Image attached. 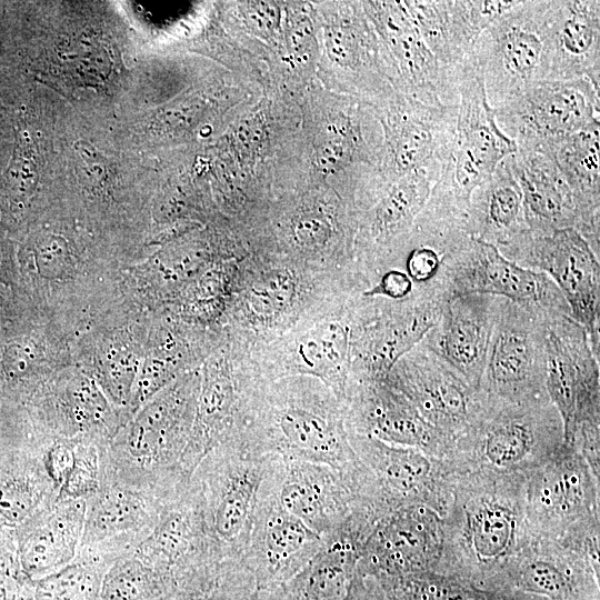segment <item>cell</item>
<instances>
[{
  "label": "cell",
  "instance_id": "obj_1",
  "mask_svg": "<svg viewBox=\"0 0 600 600\" xmlns=\"http://www.w3.org/2000/svg\"><path fill=\"white\" fill-rule=\"evenodd\" d=\"M27 81L77 110L114 118L141 44L120 1L22 3Z\"/></svg>",
  "mask_w": 600,
  "mask_h": 600
},
{
  "label": "cell",
  "instance_id": "obj_2",
  "mask_svg": "<svg viewBox=\"0 0 600 600\" xmlns=\"http://www.w3.org/2000/svg\"><path fill=\"white\" fill-rule=\"evenodd\" d=\"M158 163L134 150L116 119L83 113L59 98L52 207L98 241L139 237L147 226Z\"/></svg>",
  "mask_w": 600,
  "mask_h": 600
},
{
  "label": "cell",
  "instance_id": "obj_3",
  "mask_svg": "<svg viewBox=\"0 0 600 600\" xmlns=\"http://www.w3.org/2000/svg\"><path fill=\"white\" fill-rule=\"evenodd\" d=\"M241 444L260 453L324 463H354L344 407L321 380L293 376L267 380Z\"/></svg>",
  "mask_w": 600,
  "mask_h": 600
},
{
  "label": "cell",
  "instance_id": "obj_4",
  "mask_svg": "<svg viewBox=\"0 0 600 600\" xmlns=\"http://www.w3.org/2000/svg\"><path fill=\"white\" fill-rule=\"evenodd\" d=\"M199 370L180 376L128 419L104 449L102 477L162 494L189 480Z\"/></svg>",
  "mask_w": 600,
  "mask_h": 600
},
{
  "label": "cell",
  "instance_id": "obj_5",
  "mask_svg": "<svg viewBox=\"0 0 600 600\" xmlns=\"http://www.w3.org/2000/svg\"><path fill=\"white\" fill-rule=\"evenodd\" d=\"M348 291L363 289L347 276L249 252L240 262L221 327L252 349L279 337L309 312Z\"/></svg>",
  "mask_w": 600,
  "mask_h": 600
},
{
  "label": "cell",
  "instance_id": "obj_6",
  "mask_svg": "<svg viewBox=\"0 0 600 600\" xmlns=\"http://www.w3.org/2000/svg\"><path fill=\"white\" fill-rule=\"evenodd\" d=\"M516 151V143L497 124L494 110L487 99L482 68L472 50L458 72L453 140L420 214L466 226L473 190Z\"/></svg>",
  "mask_w": 600,
  "mask_h": 600
},
{
  "label": "cell",
  "instance_id": "obj_7",
  "mask_svg": "<svg viewBox=\"0 0 600 600\" xmlns=\"http://www.w3.org/2000/svg\"><path fill=\"white\" fill-rule=\"evenodd\" d=\"M273 454L222 443L207 452L191 473L188 483L217 559L242 561Z\"/></svg>",
  "mask_w": 600,
  "mask_h": 600
},
{
  "label": "cell",
  "instance_id": "obj_8",
  "mask_svg": "<svg viewBox=\"0 0 600 600\" xmlns=\"http://www.w3.org/2000/svg\"><path fill=\"white\" fill-rule=\"evenodd\" d=\"M360 292L334 297L279 337L252 348L263 378H317L343 402L351 368L354 301Z\"/></svg>",
  "mask_w": 600,
  "mask_h": 600
},
{
  "label": "cell",
  "instance_id": "obj_9",
  "mask_svg": "<svg viewBox=\"0 0 600 600\" xmlns=\"http://www.w3.org/2000/svg\"><path fill=\"white\" fill-rule=\"evenodd\" d=\"M199 371L196 419L187 453L191 473L212 448L241 441L267 381L251 349L227 332Z\"/></svg>",
  "mask_w": 600,
  "mask_h": 600
},
{
  "label": "cell",
  "instance_id": "obj_10",
  "mask_svg": "<svg viewBox=\"0 0 600 600\" xmlns=\"http://www.w3.org/2000/svg\"><path fill=\"white\" fill-rule=\"evenodd\" d=\"M440 173L421 170L390 182L368 178L353 194L354 264L367 289L386 271L399 268L417 218Z\"/></svg>",
  "mask_w": 600,
  "mask_h": 600
},
{
  "label": "cell",
  "instance_id": "obj_11",
  "mask_svg": "<svg viewBox=\"0 0 600 600\" xmlns=\"http://www.w3.org/2000/svg\"><path fill=\"white\" fill-rule=\"evenodd\" d=\"M550 7L551 0L518 1L477 40L473 53L492 108L548 80Z\"/></svg>",
  "mask_w": 600,
  "mask_h": 600
},
{
  "label": "cell",
  "instance_id": "obj_12",
  "mask_svg": "<svg viewBox=\"0 0 600 600\" xmlns=\"http://www.w3.org/2000/svg\"><path fill=\"white\" fill-rule=\"evenodd\" d=\"M447 302L424 289L401 300L360 292L354 301L349 381L383 379L423 339Z\"/></svg>",
  "mask_w": 600,
  "mask_h": 600
},
{
  "label": "cell",
  "instance_id": "obj_13",
  "mask_svg": "<svg viewBox=\"0 0 600 600\" xmlns=\"http://www.w3.org/2000/svg\"><path fill=\"white\" fill-rule=\"evenodd\" d=\"M497 249L508 260L543 272L554 282L600 358L599 257L578 231L567 228L538 233L527 229Z\"/></svg>",
  "mask_w": 600,
  "mask_h": 600
},
{
  "label": "cell",
  "instance_id": "obj_14",
  "mask_svg": "<svg viewBox=\"0 0 600 600\" xmlns=\"http://www.w3.org/2000/svg\"><path fill=\"white\" fill-rule=\"evenodd\" d=\"M439 283L449 300L480 293L528 304L543 314L570 313L562 293L546 273L508 260L497 247L473 237L447 254Z\"/></svg>",
  "mask_w": 600,
  "mask_h": 600
},
{
  "label": "cell",
  "instance_id": "obj_15",
  "mask_svg": "<svg viewBox=\"0 0 600 600\" xmlns=\"http://www.w3.org/2000/svg\"><path fill=\"white\" fill-rule=\"evenodd\" d=\"M480 388L514 401L536 400L546 391V324L541 311L499 298Z\"/></svg>",
  "mask_w": 600,
  "mask_h": 600
},
{
  "label": "cell",
  "instance_id": "obj_16",
  "mask_svg": "<svg viewBox=\"0 0 600 600\" xmlns=\"http://www.w3.org/2000/svg\"><path fill=\"white\" fill-rule=\"evenodd\" d=\"M493 110L517 149H534L600 121V92L586 78L547 80Z\"/></svg>",
  "mask_w": 600,
  "mask_h": 600
},
{
  "label": "cell",
  "instance_id": "obj_17",
  "mask_svg": "<svg viewBox=\"0 0 600 600\" xmlns=\"http://www.w3.org/2000/svg\"><path fill=\"white\" fill-rule=\"evenodd\" d=\"M546 324V391L558 408L566 436L579 424L598 422L599 360L587 330L569 313H548Z\"/></svg>",
  "mask_w": 600,
  "mask_h": 600
},
{
  "label": "cell",
  "instance_id": "obj_18",
  "mask_svg": "<svg viewBox=\"0 0 600 600\" xmlns=\"http://www.w3.org/2000/svg\"><path fill=\"white\" fill-rule=\"evenodd\" d=\"M171 494L102 477L98 491L86 498L84 527L77 556L111 566L133 552L153 530Z\"/></svg>",
  "mask_w": 600,
  "mask_h": 600
},
{
  "label": "cell",
  "instance_id": "obj_19",
  "mask_svg": "<svg viewBox=\"0 0 600 600\" xmlns=\"http://www.w3.org/2000/svg\"><path fill=\"white\" fill-rule=\"evenodd\" d=\"M387 152L383 174L390 182L421 171L441 172L453 140L458 104L430 106L411 97H393L386 108Z\"/></svg>",
  "mask_w": 600,
  "mask_h": 600
},
{
  "label": "cell",
  "instance_id": "obj_20",
  "mask_svg": "<svg viewBox=\"0 0 600 600\" xmlns=\"http://www.w3.org/2000/svg\"><path fill=\"white\" fill-rule=\"evenodd\" d=\"M273 456L264 480L243 563L254 581L274 587L298 572L323 546V538L287 511L276 493Z\"/></svg>",
  "mask_w": 600,
  "mask_h": 600
},
{
  "label": "cell",
  "instance_id": "obj_21",
  "mask_svg": "<svg viewBox=\"0 0 600 600\" xmlns=\"http://www.w3.org/2000/svg\"><path fill=\"white\" fill-rule=\"evenodd\" d=\"M353 466L338 469L277 454V497L287 511L319 536L337 532L354 514L358 490Z\"/></svg>",
  "mask_w": 600,
  "mask_h": 600
},
{
  "label": "cell",
  "instance_id": "obj_22",
  "mask_svg": "<svg viewBox=\"0 0 600 600\" xmlns=\"http://www.w3.org/2000/svg\"><path fill=\"white\" fill-rule=\"evenodd\" d=\"M383 39L389 72L402 94L430 106L458 104V89L444 74L403 2L368 4Z\"/></svg>",
  "mask_w": 600,
  "mask_h": 600
},
{
  "label": "cell",
  "instance_id": "obj_23",
  "mask_svg": "<svg viewBox=\"0 0 600 600\" xmlns=\"http://www.w3.org/2000/svg\"><path fill=\"white\" fill-rule=\"evenodd\" d=\"M133 552L174 584L221 561L211 549L188 481L164 501L153 530Z\"/></svg>",
  "mask_w": 600,
  "mask_h": 600
},
{
  "label": "cell",
  "instance_id": "obj_24",
  "mask_svg": "<svg viewBox=\"0 0 600 600\" xmlns=\"http://www.w3.org/2000/svg\"><path fill=\"white\" fill-rule=\"evenodd\" d=\"M420 416L457 428L474 414L473 388L449 363L421 342L403 354L384 377Z\"/></svg>",
  "mask_w": 600,
  "mask_h": 600
},
{
  "label": "cell",
  "instance_id": "obj_25",
  "mask_svg": "<svg viewBox=\"0 0 600 600\" xmlns=\"http://www.w3.org/2000/svg\"><path fill=\"white\" fill-rule=\"evenodd\" d=\"M499 298L480 293L452 298L420 341L473 388H480Z\"/></svg>",
  "mask_w": 600,
  "mask_h": 600
},
{
  "label": "cell",
  "instance_id": "obj_26",
  "mask_svg": "<svg viewBox=\"0 0 600 600\" xmlns=\"http://www.w3.org/2000/svg\"><path fill=\"white\" fill-rule=\"evenodd\" d=\"M86 499H52L13 529L27 580L52 573L74 560L81 542Z\"/></svg>",
  "mask_w": 600,
  "mask_h": 600
},
{
  "label": "cell",
  "instance_id": "obj_27",
  "mask_svg": "<svg viewBox=\"0 0 600 600\" xmlns=\"http://www.w3.org/2000/svg\"><path fill=\"white\" fill-rule=\"evenodd\" d=\"M342 403L349 434L402 444L431 437L429 424L411 401L386 378L350 380Z\"/></svg>",
  "mask_w": 600,
  "mask_h": 600
},
{
  "label": "cell",
  "instance_id": "obj_28",
  "mask_svg": "<svg viewBox=\"0 0 600 600\" xmlns=\"http://www.w3.org/2000/svg\"><path fill=\"white\" fill-rule=\"evenodd\" d=\"M548 81L586 78L600 92V1L551 0Z\"/></svg>",
  "mask_w": 600,
  "mask_h": 600
},
{
  "label": "cell",
  "instance_id": "obj_29",
  "mask_svg": "<svg viewBox=\"0 0 600 600\" xmlns=\"http://www.w3.org/2000/svg\"><path fill=\"white\" fill-rule=\"evenodd\" d=\"M554 162L573 196L576 231L600 258V121L534 148Z\"/></svg>",
  "mask_w": 600,
  "mask_h": 600
},
{
  "label": "cell",
  "instance_id": "obj_30",
  "mask_svg": "<svg viewBox=\"0 0 600 600\" xmlns=\"http://www.w3.org/2000/svg\"><path fill=\"white\" fill-rule=\"evenodd\" d=\"M507 160L522 192L528 230H576L573 196L551 158L536 149H517Z\"/></svg>",
  "mask_w": 600,
  "mask_h": 600
},
{
  "label": "cell",
  "instance_id": "obj_31",
  "mask_svg": "<svg viewBox=\"0 0 600 600\" xmlns=\"http://www.w3.org/2000/svg\"><path fill=\"white\" fill-rule=\"evenodd\" d=\"M403 3L440 68L458 89L459 69L481 34L472 22L469 1L424 0Z\"/></svg>",
  "mask_w": 600,
  "mask_h": 600
},
{
  "label": "cell",
  "instance_id": "obj_32",
  "mask_svg": "<svg viewBox=\"0 0 600 600\" xmlns=\"http://www.w3.org/2000/svg\"><path fill=\"white\" fill-rule=\"evenodd\" d=\"M56 498L36 441L0 447V529H14Z\"/></svg>",
  "mask_w": 600,
  "mask_h": 600
},
{
  "label": "cell",
  "instance_id": "obj_33",
  "mask_svg": "<svg viewBox=\"0 0 600 600\" xmlns=\"http://www.w3.org/2000/svg\"><path fill=\"white\" fill-rule=\"evenodd\" d=\"M507 158L473 190L466 217L468 234L497 248L528 229L522 192Z\"/></svg>",
  "mask_w": 600,
  "mask_h": 600
},
{
  "label": "cell",
  "instance_id": "obj_34",
  "mask_svg": "<svg viewBox=\"0 0 600 600\" xmlns=\"http://www.w3.org/2000/svg\"><path fill=\"white\" fill-rule=\"evenodd\" d=\"M58 499H86L101 484L108 443L91 437L36 440Z\"/></svg>",
  "mask_w": 600,
  "mask_h": 600
},
{
  "label": "cell",
  "instance_id": "obj_35",
  "mask_svg": "<svg viewBox=\"0 0 600 600\" xmlns=\"http://www.w3.org/2000/svg\"><path fill=\"white\" fill-rule=\"evenodd\" d=\"M109 567L103 561L77 556L52 573L26 580L18 600H94Z\"/></svg>",
  "mask_w": 600,
  "mask_h": 600
},
{
  "label": "cell",
  "instance_id": "obj_36",
  "mask_svg": "<svg viewBox=\"0 0 600 600\" xmlns=\"http://www.w3.org/2000/svg\"><path fill=\"white\" fill-rule=\"evenodd\" d=\"M174 583L134 552L116 560L103 573L99 600H153Z\"/></svg>",
  "mask_w": 600,
  "mask_h": 600
},
{
  "label": "cell",
  "instance_id": "obj_37",
  "mask_svg": "<svg viewBox=\"0 0 600 600\" xmlns=\"http://www.w3.org/2000/svg\"><path fill=\"white\" fill-rule=\"evenodd\" d=\"M484 431V453L499 466L522 459L536 440L538 426L547 420L539 411L508 410L499 413Z\"/></svg>",
  "mask_w": 600,
  "mask_h": 600
},
{
  "label": "cell",
  "instance_id": "obj_38",
  "mask_svg": "<svg viewBox=\"0 0 600 600\" xmlns=\"http://www.w3.org/2000/svg\"><path fill=\"white\" fill-rule=\"evenodd\" d=\"M511 517L498 508H482L472 520V539L478 553L496 557L504 551L512 536Z\"/></svg>",
  "mask_w": 600,
  "mask_h": 600
},
{
  "label": "cell",
  "instance_id": "obj_39",
  "mask_svg": "<svg viewBox=\"0 0 600 600\" xmlns=\"http://www.w3.org/2000/svg\"><path fill=\"white\" fill-rule=\"evenodd\" d=\"M26 580L13 529H0V600H18Z\"/></svg>",
  "mask_w": 600,
  "mask_h": 600
},
{
  "label": "cell",
  "instance_id": "obj_40",
  "mask_svg": "<svg viewBox=\"0 0 600 600\" xmlns=\"http://www.w3.org/2000/svg\"><path fill=\"white\" fill-rule=\"evenodd\" d=\"M522 582L527 589L552 598H560L567 587L563 576L544 562L528 566L522 574Z\"/></svg>",
  "mask_w": 600,
  "mask_h": 600
},
{
  "label": "cell",
  "instance_id": "obj_41",
  "mask_svg": "<svg viewBox=\"0 0 600 600\" xmlns=\"http://www.w3.org/2000/svg\"><path fill=\"white\" fill-rule=\"evenodd\" d=\"M414 286L408 274L398 268L382 273L377 282L362 293L370 297H381L391 300H401L409 297Z\"/></svg>",
  "mask_w": 600,
  "mask_h": 600
},
{
  "label": "cell",
  "instance_id": "obj_42",
  "mask_svg": "<svg viewBox=\"0 0 600 600\" xmlns=\"http://www.w3.org/2000/svg\"><path fill=\"white\" fill-rule=\"evenodd\" d=\"M428 600H484V598L463 588L444 586L431 590Z\"/></svg>",
  "mask_w": 600,
  "mask_h": 600
},
{
  "label": "cell",
  "instance_id": "obj_43",
  "mask_svg": "<svg viewBox=\"0 0 600 600\" xmlns=\"http://www.w3.org/2000/svg\"><path fill=\"white\" fill-rule=\"evenodd\" d=\"M14 133V119L11 120L6 107L0 100V144L3 143L11 150ZM0 156H6L0 149ZM7 157V156H6ZM8 160V157H7Z\"/></svg>",
  "mask_w": 600,
  "mask_h": 600
}]
</instances>
